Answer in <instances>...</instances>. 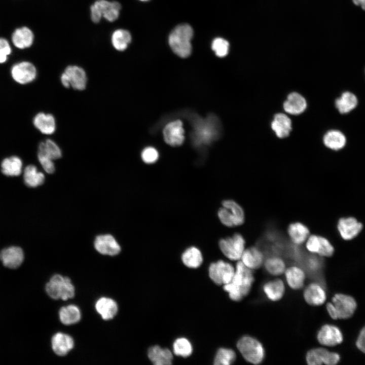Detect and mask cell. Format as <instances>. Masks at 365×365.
Wrapping results in <instances>:
<instances>
[{
	"mask_svg": "<svg viewBox=\"0 0 365 365\" xmlns=\"http://www.w3.org/2000/svg\"><path fill=\"white\" fill-rule=\"evenodd\" d=\"M254 281L252 270L238 261L231 281L223 288L232 300L240 301L250 293Z\"/></svg>",
	"mask_w": 365,
	"mask_h": 365,
	"instance_id": "1",
	"label": "cell"
},
{
	"mask_svg": "<svg viewBox=\"0 0 365 365\" xmlns=\"http://www.w3.org/2000/svg\"><path fill=\"white\" fill-rule=\"evenodd\" d=\"M193 35V30L188 24L177 25L171 32L169 38V45L173 52L181 58H186L191 53V40Z\"/></svg>",
	"mask_w": 365,
	"mask_h": 365,
	"instance_id": "2",
	"label": "cell"
},
{
	"mask_svg": "<svg viewBox=\"0 0 365 365\" xmlns=\"http://www.w3.org/2000/svg\"><path fill=\"white\" fill-rule=\"evenodd\" d=\"M357 306L355 299L351 296L337 294L332 302L326 304L327 311L334 319H347L352 316Z\"/></svg>",
	"mask_w": 365,
	"mask_h": 365,
	"instance_id": "3",
	"label": "cell"
},
{
	"mask_svg": "<svg viewBox=\"0 0 365 365\" xmlns=\"http://www.w3.org/2000/svg\"><path fill=\"white\" fill-rule=\"evenodd\" d=\"M237 348L247 362L259 364L263 362L265 351L262 344L256 338L249 335L241 337L237 343Z\"/></svg>",
	"mask_w": 365,
	"mask_h": 365,
	"instance_id": "4",
	"label": "cell"
},
{
	"mask_svg": "<svg viewBox=\"0 0 365 365\" xmlns=\"http://www.w3.org/2000/svg\"><path fill=\"white\" fill-rule=\"evenodd\" d=\"M48 295L52 299L67 300L75 295V288L70 279L60 274L52 276L45 286Z\"/></svg>",
	"mask_w": 365,
	"mask_h": 365,
	"instance_id": "5",
	"label": "cell"
},
{
	"mask_svg": "<svg viewBox=\"0 0 365 365\" xmlns=\"http://www.w3.org/2000/svg\"><path fill=\"white\" fill-rule=\"evenodd\" d=\"M245 241L239 233L222 239L219 246L223 253L232 261H239L245 250Z\"/></svg>",
	"mask_w": 365,
	"mask_h": 365,
	"instance_id": "6",
	"label": "cell"
},
{
	"mask_svg": "<svg viewBox=\"0 0 365 365\" xmlns=\"http://www.w3.org/2000/svg\"><path fill=\"white\" fill-rule=\"evenodd\" d=\"M38 70L31 62L22 61L17 62L10 68V75L14 82L22 85L34 82L38 77Z\"/></svg>",
	"mask_w": 365,
	"mask_h": 365,
	"instance_id": "7",
	"label": "cell"
},
{
	"mask_svg": "<svg viewBox=\"0 0 365 365\" xmlns=\"http://www.w3.org/2000/svg\"><path fill=\"white\" fill-rule=\"evenodd\" d=\"M208 271L209 277L215 284L225 285L231 281L235 269L231 264L219 260L211 263Z\"/></svg>",
	"mask_w": 365,
	"mask_h": 365,
	"instance_id": "8",
	"label": "cell"
},
{
	"mask_svg": "<svg viewBox=\"0 0 365 365\" xmlns=\"http://www.w3.org/2000/svg\"><path fill=\"white\" fill-rule=\"evenodd\" d=\"M340 360V355L323 348H315L309 350L306 355L308 365H335Z\"/></svg>",
	"mask_w": 365,
	"mask_h": 365,
	"instance_id": "9",
	"label": "cell"
},
{
	"mask_svg": "<svg viewBox=\"0 0 365 365\" xmlns=\"http://www.w3.org/2000/svg\"><path fill=\"white\" fill-rule=\"evenodd\" d=\"M317 339L323 346L333 347L342 342L343 335L337 326L326 324L322 326L318 331Z\"/></svg>",
	"mask_w": 365,
	"mask_h": 365,
	"instance_id": "10",
	"label": "cell"
},
{
	"mask_svg": "<svg viewBox=\"0 0 365 365\" xmlns=\"http://www.w3.org/2000/svg\"><path fill=\"white\" fill-rule=\"evenodd\" d=\"M32 123L34 128L43 135H52L56 130L55 118L50 113H36L32 118Z\"/></svg>",
	"mask_w": 365,
	"mask_h": 365,
	"instance_id": "11",
	"label": "cell"
},
{
	"mask_svg": "<svg viewBox=\"0 0 365 365\" xmlns=\"http://www.w3.org/2000/svg\"><path fill=\"white\" fill-rule=\"evenodd\" d=\"M91 6L102 18L111 22L118 19L121 9V5L118 2L107 0H96Z\"/></svg>",
	"mask_w": 365,
	"mask_h": 365,
	"instance_id": "12",
	"label": "cell"
},
{
	"mask_svg": "<svg viewBox=\"0 0 365 365\" xmlns=\"http://www.w3.org/2000/svg\"><path fill=\"white\" fill-rule=\"evenodd\" d=\"M163 136L167 144L174 147L181 145L185 139L182 122L177 120L167 124L163 129Z\"/></svg>",
	"mask_w": 365,
	"mask_h": 365,
	"instance_id": "13",
	"label": "cell"
},
{
	"mask_svg": "<svg viewBox=\"0 0 365 365\" xmlns=\"http://www.w3.org/2000/svg\"><path fill=\"white\" fill-rule=\"evenodd\" d=\"M337 229L343 239L349 240L355 238L360 232L362 225L354 217H343L339 220Z\"/></svg>",
	"mask_w": 365,
	"mask_h": 365,
	"instance_id": "14",
	"label": "cell"
},
{
	"mask_svg": "<svg viewBox=\"0 0 365 365\" xmlns=\"http://www.w3.org/2000/svg\"><path fill=\"white\" fill-rule=\"evenodd\" d=\"M94 247L102 254L114 256L121 251V247L111 235L106 234L97 236L94 241Z\"/></svg>",
	"mask_w": 365,
	"mask_h": 365,
	"instance_id": "15",
	"label": "cell"
},
{
	"mask_svg": "<svg viewBox=\"0 0 365 365\" xmlns=\"http://www.w3.org/2000/svg\"><path fill=\"white\" fill-rule=\"evenodd\" d=\"M64 72L69 79L71 88L78 91L85 89L87 84V76L85 70L81 66L70 65L64 69Z\"/></svg>",
	"mask_w": 365,
	"mask_h": 365,
	"instance_id": "16",
	"label": "cell"
},
{
	"mask_svg": "<svg viewBox=\"0 0 365 365\" xmlns=\"http://www.w3.org/2000/svg\"><path fill=\"white\" fill-rule=\"evenodd\" d=\"M303 297L309 305L317 306L322 305L326 299V292L323 287L319 283H310L304 290Z\"/></svg>",
	"mask_w": 365,
	"mask_h": 365,
	"instance_id": "17",
	"label": "cell"
},
{
	"mask_svg": "<svg viewBox=\"0 0 365 365\" xmlns=\"http://www.w3.org/2000/svg\"><path fill=\"white\" fill-rule=\"evenodd\" d=\"M74 345L72 338L62 333H56L51 339L52 349L59 356L67 355L73 349Z\"/></svg>",
	"mask_w": 365,
	"mask_h": 365,
	"instance_id": "18",
	"label": "cell"
},
{
	"mask_svg": "<svg viewBox=\"0 0 365 365\" xmlns=\"http://www.w3.org/2000/svg\"><path fill=\"white\" fill-rule=\"evenodd\" d=\"M0 260L6 267L17 268L23 261V251L20 247L17 246L5 248L0 252Z\"/></svg>",
	"mask_w": 365,
	"mask_h": 365,
	"instance_id": "19",
	"label": "cell"
},
{
	"mask_svg": "<svg viewBox=\"0 0 365 365\" xmlns=\"http://www.w3.org/2000/svg\"><path fill=\"white\" fill-rule=\"evenodd\" d=\"M240 261L249 269L254 270L260 268L264 262L262 251L256 246L245 249Z\"/></svg>",
	"mask_w": 365,
	"mask_h": 365,
	"instance_id": "20",
	"label": "cell"
},
{
	"mask_svg": "<svg viewBox=\"0 0 365 365\" xmlns=\"http://www.w3.org/2000/svg\"><path fill=\"white\" fill-rule=\"evenodd\" d=\"M95 308L97 312L105 320L113 319L118 311V306L116 302L107 297H101L97 300Z\"/></svg>",
	"mask_w": 365,
	"mask_h": 365,
	"instance_id": "21",
	"label": "cell"
},
{
	"mask_svg": "<svg viewBox=\"0 0 365 365\" xmlns=\"http://www.w3.org/2000/svg\"><path fill=\"white\" fill-rule=\"evenodd\" d=\"M284 273L287 284L290 288L294 290H299L303 287L306 274L302 268L293 266L286 269Z\"/></svg>",
	"mask_w": 365,
	"mask_h": 365,
	"instance_id": "22",
	"label": "cell"
},
{
	"mask_svg": "<svg viewBox=\"0 0 365 365\" xmlns=\"http://www.w3.org/2000/svg\"><path fill=\"white\" fill-rule=\"evenodd\" d=\"M306 106L304 97L297 92L289 94L283 104L284 110L286 113L295 115L302 113Z\"/></svg>",
	"mask_w": 365,
	"mask_h": 365,
	"instance_id": "23",
	"label": "cell"
},
{
	"mask_svg": "<svg viewBox=\"0 0 365 365\" xmlns=\"http://www.w3.org/2000/svg\"><path fill=\"white\" fill-rule=\"evenodd\" d=\"M287 232L290 240L296 245H300L305 242L310 235L308 227L300 222L289 224Z\"/></svg>",
	"mask_w": 365,
	"mask_h": 365,
	"instance_id": "24",
	"label": "cell"
},
{
	"mask_svg": "<svg viewBox=\"0 0 365 365\" xmlns=\"http://www.w3.org/2000/svg\"><path fill=\"white\" fill-rule=\"evenodd\" d=\"M285 289L283 281L278 278L267 281L263 286V291L267 299L274 302L282 298Z\"/></svg>",
	"mask_w": 365,
	"mask_h": 365,
	"instance_id": "25",
	"label": "cell"
},
{
	"mask_svg": "<svg viewBox=\"0 0 365 365\" xmlns=\"http://www.w3.org/2000/svg\"><path fill=\"white\" fill-rule=\"evenodd\" d=\"M148 355L155 365H170L172 363L173 355L167 348H162L158 345L152 346L149 349Z\"/></svg>",
	"mask_w": 365,
	"mask_h": 365,
	"instance_id": "26",
	"label": "cell"
},
{
	"mask_svg": "<svg viewBox=\"0 0 365 365\" xmlns=\"http://www.w3.org/2000/svg\"><path fill=\"white\" fill-rule=\"evenodd\" d=\"M271 128L277 137L284 138L288 136L291 130V121L286 115L278 113L274 117Z\"/></svg>",
	"mask_w": 365,
	"mask_h": 365,
	"instance_id": "27",
	"label": "cell"
},
{
	"mask_svg": "<svg viewBox=\"0 0 365 365\" xmlns=\"http://www.w3.org/2000/svg\"><path fill=\"white\" fill-rule=\"evenodd\" d=\"M12 42L14 46L21 49L29 48L33 42L32 31L27 27L17 28L12 34Z\"/></svg>",
	"mask_w": 365,
	"mask_h": 365,
	"instance_id": "28",
	"label": "cell"
},
{
	"mask_svg": "<svg viewBox=\"0 0 365 365\" xmlns=\"http://www.w3.org/2000/svg\"><path fill=\"white\" fill-rule=\"evenodd\" d=\"M22 161L17 156H11L4 158L1 162L2 173L7 176H15L20 175L22 171Z\"/></svg>",
	"mask_w": 365,
	"mask_h": 365,
	"instance_id": "29",
	"label": "cell"
},
{
	"mask_svg": "<svg viewBox=\"0 0 365 365\" xmlns=\"http://www.w3.org/2000/svg\"><path fill=\"white\" fill-rule=\"evenodd\" d=\"M59 318L62 324L66 325H72L80 321L81 312L76 305H69L60 309Z\"/></svg>",
	"mask_w": 365,
	"mask_h": 365,
	"instance_id": "30",
	"label": "cell"
},
{
	"mask_svg": "<svg viewBox=\"0 0 365 365\" xmlns=\"http://www.w3.org/2000/svg\"><path fill=\"white\" fill-rule=\"evenodd\" d=\"M130 32L124 29L114 30L111 35V43L115 49L118 51L125 50L131 41Z\"/></svg>",
	"mask_w": 365,
	"mask_h": 365,
	"instance_id": "31",
	"label": "cell"
},
{
	"mask_svg": "<svg viewBox=\"0 0 365 365\" xmlns=\"http://www.w3.org/2000/svg\"><path fill=\"white\" fill-rule=\"evenodd\" d=\"M324 145L333 150H339L346 144V137L340 131L332 130L325 133L323 137Z\"/></svg>",
	"mask_w": 365,
	"mask_h": 365,
	"instance_id": "32",
	"label": "cell"
},
{
	"mask_svg": "<svg viewBox=\"0 0 365 365\" xmlns=\"http://www.w3.org/2000/svg\"><path fill=\"white\" fill-rule=\"evenodd\" d=\"M23 178L25 185L32 188L41 185L45 180L44 174L38 171L36 167L32 164L25 167Z\"/></svg>",
	"mask_w": 365,
	"mask_h": 365,
	"instance_id": "33",
	"label": "cell"
},
{
	"mask_svg": "<svg viewBox=\"0 0 365 365\" xmlns=\"http://www.w3.org/2000/svg\"><path fill=\"white\" fill-rule=\"evenodd\" d=\"M357 104L355 95L349 92H345L335 101V105L341 114H346L353 110Z\"/></svg>",
	"mask_w": 365,
	"mask_h": 365,
	"instance_id": "34",
	"label": "cell"
},
{
	"mask_svg": "<svg viewBox=\"0 0 365 365\" xmlns=\"http://www.w3.org/2000/svg\"><path fill=\"white\" fill-rule=\"evenodd\" d=\"M181 260L187 267L197 268L202 263L203 257L200 250L192 246L187 248L181 256Z\"/></svg>",
	"mask_w": 365,
	"mask_h": 365,
	"instance_id": "35",
	"label": "cell"
},
{
	"mask_svg": "<svg viewBox=\"0 0 365 365\" xmlns=\"http://www.w3.org/2000/svg\"><path fill=\"white\" fill-rule=\"evenodd\" d=\"M37 151L44 153L53 160L59 159L62 156V152L59 145L50 138L41 141L38 144Z\"/></svg>",
	"mask_w": 365,
	"mask_h": 365,
	"instance_id": "36",
	"label": "cell"
},
{
	"mask_svg": "<svg viewBox=\"0 0 365 365\" xmlns=\"http://www.w3.org/2000/svg\"><path fill=\"white\" fill-rule=\"evenodd\" d=\"M264 266L266 271L273 276H279L283 274L286 269L284 260L280 257L273 256L264 260Z\"/></svg>",
	"mask_w": 365,
	"mask_h": 365,
	"instance_id": "37",
	"label": "cell"
},
{
	"mask_svg": "<svg viewBox=\"0 0 365 365\" xmlns=\"http://www.w3.org/2000/svg\"><path fill=\"white\" fill-rule=\"evenodd\" d=\"M222 205L230 210L234 219L235 227L239 226L244 223V212L239 204L233 200H226L223 202Z\"/></svg>",
	"mask_w": 365,
	"mask_h": 365,
	"instance_id": "38",
	"label": "cell"
},
{
	"mask_svg": "<svg viewBox=\"0 0 365 365\" xmlns=\"http://www.w3.org/2000/svg\"><path fill=\"white\" fill-rule=\"evenodd\" d=\"M236 355L231 349L221 348L215 355L213 364L215 365H230L236 359Z\"/></svg>",
	"mask_w": 365,
	"mask_h": 365,
	"instance_id": "39",
	"label": "cell"
},
{
	"mask_svg": "<svg viewBox=\"0 0 365 365\" xmlns=\"http://www.w3.org/2000/svg\"><path fill=\"white\" fill-rule=\"evenodd\" d=\"M173 350L175 355L187 357L192 354L193 348L188 339L179 338L173 343Z\"/></svg>",
	"mask_w": 365,
	"mask_h": 365,
	"instance_id": "40",
	"label": "cell"
},
{
	"mask_svg": "<svg viewBox=\"0 0 365 365\" xmlns=\"http://www.w3.org/2000/svg\"><path fill=\"white\" fill-rule=\"evenodd\" d=\"M323 237L316 235H309L305 242L307 250L310 253L319 256L322 247Z\"/></svg>",
	"mask_w": 365,
	"mask_h": 365,
	"instance_id": "41",
	"label": "cell"
},
{
	"mask_svg": "<svg viewBox=\"0 0 365 365\" xmlns=\"http://www.w3.org/2000/svg\"><path fill=\"white\" fill-rule=\"evenodd\" d=\"M211 48L216 56L223 57L228 53L229 43L227 40L223 38H217L213 41Z\"/></svg>",
	"mask_w": 365,
	"mask_h": 365,
	"instance_id": "42",
	"label": "cell"
},
{
	"mask_svg": "<svg viewBox=\"0 0 365 365\" xmlns=\"http://www.w3.org/2000/svg\"><path fill=\"white\" fill-rule=\"evenodd\" d=\"M38 160L44 170L48 173H53L55 171V165L53 160L44 153L37 151Z\"/></svg>",
	"mask_w": 365,
	"mask_h": 365,
	"instance_id": "43",
	"label": "cell"
},
{
	"mask_svg": "<svg viewBox=\"0 0 365 365\" xmlns=\"http://www.w3.org/2000/svg\"><path fill=\"white\" fill-rule=\"evenodd\" d=\"M217 215L224 225L228 227H235L233 217L228 209L223 206L218 210Z\"/></svg>",
	"mask_w": 365,
	"mask_h": 365,
	"instance_id": "44",
	"label": "cell"
},
{
	"mask_svg": "<svg viewBox=\"0 0 365 365\" xmlns=\"http://www.w3.org/2000/svg\"><path fill=\"white\" fill-rule=\"evenodd\" d=\"M158 152L152 147L145 148L141 153V158L143 161L147 164L155 162L158 160Z\"/></svg>",
	"mask_w": 365,
	"mask_h": 365,
	"instance_id": "45",
	"label": "cell"
},
{
	"mask_svg": "<svg viewBox=\"0 0 365 365\" xmlns=\"http://www.w3.org/2000/svg\"><path fill=\"white\" fill-rule=\"evenodd\" d=\"M12 52L11 47L7 40L0 38V64L5 63L8 56Z\"/></svg>",
	"mask_w": 365,
	"mask_h": 365,
	"instance_id": "46",
	"label": "cell"
},
{
	"mask_svg": "<svg viewBox=\"0 0 365 365\" xmlns=\"http://www.w3.org/2000/svg\"><path fill=\"white\" fill-rule=\"evenodd\" d=\"M358 349L365 353V326L360 331L356 342Z\"/></svg>",
	"mask_w": 365,
	"mask_h": 365,
	"instance_id": "47",
	"label": "cell"
},
{
	"mask_svg": "<svg viewBox=\"0 0 365 365\" xmlns=\"http://www.w3.org/2000/svg\"><path fill=\"white\" fill-rule=\"evenodd\" d=\"M60 81L64 87L66 88H70L68 76L64 71L61 75Z\"/></svg>",
	"mask_w": 365,
	"mask_h": 365,
	"instance_id": "48",
	"label": "cell"
},
{
	"mask_svg": "<svg viewBox=\"0 0 365 365\" xmlns=\"http://www.w3.org/2000/svg\"><path fill=\"white\" fill-rule=\"evenodd\" d=\"M355 5L359 6L365 10V0H352Z\"/></svg>",
	"mask_w": 365,
	"mask_h": 365,
	"instance_id": "49",
	"label": "cell"
},
{
	"mask_svg": "<svg viewBox=\"0 0 365 365\" xmlns=\"http://www.w3.org/2000/svg\"><path fill=\"white\" fill-rule=\"evenodd\" d=\"M140 1H149V0H140Z\"/></svg>",
	"mask_w": 365,
	"mask_h": 365,
	"instance_id": "50",
	"label": "cell"
}]
</instances>
